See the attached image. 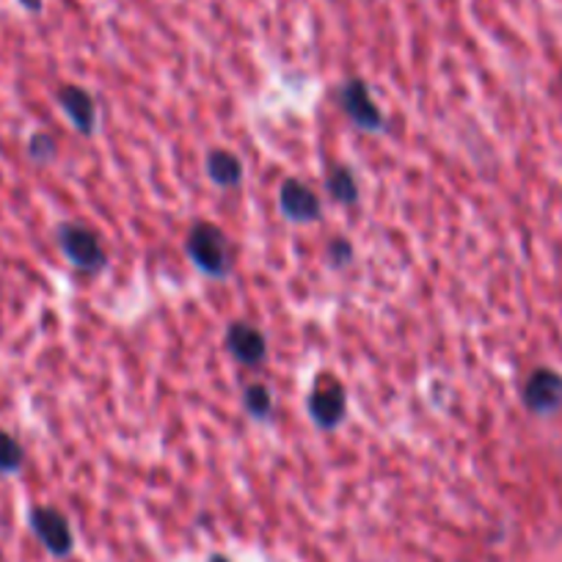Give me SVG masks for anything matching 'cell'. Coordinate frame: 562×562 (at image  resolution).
<instances>
[{"mask_svg":"<svg viewBox=\"0 0 562 562\" xmlns=\"http://www.w3.org/2000/svg\"><path fill=\"white\" fill-rule=\"evenodd\" d=\"M226 348L232 350L237 361L254 367L265 359V337L248 323H232L226 331Z\"/></svg>","mask_w":562,"mask_h":562,"instance_id":"ba28073f","label":"cell"},{"mask_svg":"<svg viewBox=\"0 0 562 562\" xmlns=\"http://www.w3.org/2000/svg\"><path fill=\"white\" fill-rule=\"evenodd\" d=\"M58 246H61L64 257H67L75 268L86 270V273H97V270L105 268V251H102L94 232L86 229V226H58Z\"/></svg>","mask_w":562,"mask_h":562,"instance_id":"7a4b0ae2","label":"cell"},{"mask_svg":"<svg viewBox=\"0 0 562 562\" xmlns=\"http://www.w3.org/2000/svg\"><path fill=\"white\" fill-rule=\"evenodd\" d=\"M207 171H210V180L221 188L237 186L243 177L240 160H237L232 153H224V149H213V153L207 155Z\"/></svg>","mask_w":562,"mask_h":562,"instance_id":"30bf717a","label":"cell"},{"mask_svg":"<svg viewBox=\"0 0 562 562\" xmlns=\"http://www.w3.org/2000/svg\"><path fill=\"white\" fill-rule=\"evenodd\" d=\"M58 102H61L64 113L72 119V124L80 133H94V100H91L89 91L78 89V86H64L58 91Z\"/></svg>","mask_w":562,"mask_h":562,"instance_id":"9c48e42d","label":"cell"},{"mask_svg":"<svg viewBox=\"0 0 562 562\" xmlns=\"http://www.w3.org/2000/svg\"><path fill=\"white\" fill-rule=\"evenodd\" d=\"M281 213L288 215L290 221H317L321 218V202L315 193L299 180H288L279 191Z\"/></svg>","mask_w":562,"mask_h":562,"instance_id":"8992f818","label":"cell"},{"mask_svg":"<svg viewBox=\"0 0 562 562\" xmlns=\"http://www.w3.org/2000/svg\"><path fill=\"white\" fill-rule=\"evenodd\" d=\"M188 257L193 259L199 270L207 276L229 273V254H226L224 232L213 224H196L188 235Z\"/></svg>","mask_w":562,"mask_h":562,"instance_id":"6da1fadb","label":"cell"},{"mask_svg":"<svg viewBox=\"0 0 562 562\" xmlns=\"http://www.w3.org/2000/svg\"><path fill=\"white\" fill-rule=\"evenodd\" d=\"M31 527H34V532L40 535V540L47 546L50 554L67 557L72 551V532H69L67 518L53 510V507H34L31 510Z\"/></svg>","mask_w":562,"mask_h":562,"instance_id":"3957f363","label":"cell"},{"mask_svg":"<svg viewBox=\"0 0 562 562\" xmlns=\"http://www.w3.org/2000/svg\"><path fill=\"white\" fill-rule=\"evenodd\" d=\"M23 445H20L12 434L0 430V477H3V474H18L20 469H23Z\"/></svg>","mask_w":562,"mask_h":562,"instance_id":"8fae6325","label":"cell"},{"mask_svg":"<svg viewBox=\"0 0 562 562\" xmlns=\"http://www.w3.org/2000/svg\"><path fill=\"white\" fill-rule=\"evenodd\" d=\"M246 408L254 419H265L270 414V392L265 386H248Z\"/></svg>","mask_w":562,"mask_h":562,"instance_id":"4fadbf2b","label":"cell"},{"mask_svg":"<svg viewBox=\"0 0 562 562\" xmlns=\"http://www.w3.org/2000/svg\"><path fill=\"white\" fill-rule=\"evenodd\" d=\"M328 188H331V196L342 204H353L359 199V188H356L353 175L348 169H342V166H337L328 175Z\"/></svg>","mask_w":562,"mask_h":562,"instance_id":"7c38bea8","label":"cell"},{"mask_svg":"<svg viewBox=\"0 0 562 562\" xmlns=\"http://www.w3.org/2000/svg\"><path fill=\"white\" fill-rule=\"evenodd\" d=\"M328 254H331L334 265H345V262H350V254H353V248H350V243H345V240H334L331 248H328Z\"/></svg>","mask_w":562,"mask_h":562,"instance_id":"9a60e30c","label":"cell"},{"mask_svg":"<svg viewBox=\"0 0 562 562\" xmlns=\"http://www.w3.org/2000/svg\"><path fill=\"white\" fill-rule=\"evenodd\" d=\"M210 562H226V560H224V557H213V560H210Z\"/></svg>","mask_w":562,"mask_h":562,"instance_id":"e0dca14e","label":"cell"},{"mask_svg":"<svg viewBox=\"0 0 562 562\" xmlns=\"http://www.w3.org/2000/svg\"><path fill=\"white\" fill-rule=\"evenodd\" d=\"M310 414L317 428H337L345 419V392L337 381H326L312 392Z\"/></svg>","mask_w":562,"mask_h":562,"instance_id":"277c9868","label":"cell"},{"mask_svg":"<svg viewBox=\"0 0 562 562\" xmlns=\"http://www.w3.org/2000/svg\"><path fill=\"white\" fill-rule=\"evenodd\" d=\"M29 155L36 164H47V160L56 158V140L45 133H36L29 144Z\"/></svg>","mask_w":562,"mask_h":562,"instance_id":"5bb4252c","label":"cell"},{"mask_svg":"<svg viewBox=\"0 0 562 562\" xmlns=\"http://www.w3.org/2000/svg\"><path fill=\"white\" fill-rule=\"evenodd\" d=\"M342 108L348 111V116L359 124L361 130H381L383 127V116L381 111L372 102L370 91L361 80H348L342 89Z\"/></svg>","mask_w":562,"mask_h":562,"instance_id":"5b68a950","label":"cell"},{"mask_svg":"<svg viewBox=\"0 0 562 562\" xmlns=\"http://www.w3.org/2000/svg\"><path fill=\"white\" fill-rule=\"evenodd\" d=\"M20 3H23L29 12H40V9H42V0H20Z\"/></svg>","mask_w":562,"mask_h":562,"instance_id":"2e32d148","label":"cell"},{"mask_svg":"<svg viewBox=\"0 0 562 562\" xmlns=\"http://www.w3.org/2000/svg\"><path fill=\"white\" fill-rule=\"evenodd\" d=\"M527 405L538 414H549V411H557L562 405V378L554 375L549 370H540L529 378L527 383Z\"/></svg>","mask_w":562,"mask_h":562,"instance_id":"52a82bcc","label":"cell"}]
</instances>
